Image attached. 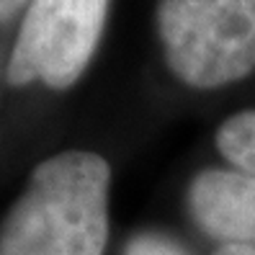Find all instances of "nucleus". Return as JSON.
Returning <instances> with one entry per match:
<instances>
[{
	"label": "nucleus",
	"mask_w": 255,
	"mask_h": 255,
	"mask_svg": "<svg viewBox=\"0 0 255 255\" xmlns=\"http://www.w3.org/2000/svg\"><path fill=\"white\" fill-rule=\"evenodd\" d=\"M124 255H186V253L175 240L160 232H142L129 240Z\"/></svg>",
	"instance_id": "nucleus-6"
},
{
	"label": "nucleus",
	"mask_w": 255,
	"mask_h": 255,
	"mask_svg": "<svg viewBox=\"0 0 255 255\" xmlns=\"http://www.w3.org/2000/svg\"><path fill=\"white\" fill-rule=\"evenodd\" d=\"M214 255H255L253 245H222Z\"/></svg>",
	"instance_id": "nucleus-8"
},
{
	"label": "nucleus",
	"mask_w": 255,
	"mask_h": 255,
	"mask_svg": "<svg viewBox=\"0 0 255 255\" xmlns=\"http://www.w3.org/2000/svg\"><path fill=\"white\" fill-rule=\"evenodd\" d=\"M188 206L196 224L224 245L255 243V178L243 170L209 168L193 178Z\"/></svg>",
	"instance_id": "nucleus-4"
},
{
	"label": "nucleus",
	"mask_w": 255,
	"mask_h": 255,
	"mask_svg": "<svg viewBox=\"0 0 255 255\" xmlns=\"http://www.w3.org/2000/svg\"><path fill=\"white\" fill-rule=\"evenodd\" d=\"M109 0H31L8 59V83L67 91L98 49Z\"/></svg>",
	"instance_id": "nucleus-3"
},
{
	"label": "nucleus",
	"mask_w": 255,
	"mask_h": 255,
	"mask_svg": "<svg viewBox=\"0 0 255 255\" xmlns=\"http://www.w3.org/2000/svg\"><path fill=\"white\" fill-rule=\"evenodd\" d=\"M109 186V162L88 149L39 162L0 227V255H103Z\"/></svg>",
	"instance_id": "nucleus-1"
},
{
	"label": "nucleus",
	"mask_w": 255,
	"mask_h": 255,
	"mask_svg": "<svg viewBox=\"0 0 255 255\" xmlns=\"http://www.w3.org/2000/svg\"><path fill=\"white\" fill-rule=\"evenodd\" d=\"M217 147L235 170L255 178V111L230 116L217 131Z\"/></svg>",
	"instance_id": "nucleus-5"
},
{
	"label": "nucleus",
	"mask_w": 255,
	"mask_h": 255,
	"mask_svg": "<svg viewBox=\"0 0 255 255\" xmlns=\"http://www.w3.org/2000/svg\"><path fill=\"white\" fill-rule=\"evenodd\" d=\"M23 3H26V0H0V23L10 21L23 8Z\"/></svg>",
	"instance_id": "nucleus-7"
},
{
	"label": "nucleus",
	"mask_w": 255,
	"mask_h": 255,
	"mask_svg": "<svg viewBox=\"0 0 255 255\" xmlns=\"http://www.w3.org/2000/svg\"><path fill=\"white\" fill-rule=\"evenodd\" d=\"M157 34L170 72L191 88H222L255 70V0H160Z\"/></svg>",
	"instance_id": "nucleus-2"
}]
</instances>
